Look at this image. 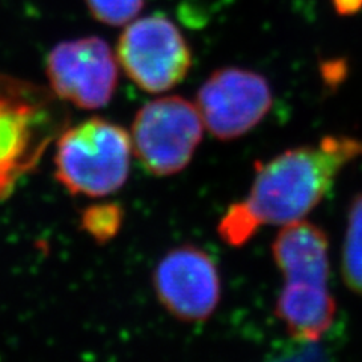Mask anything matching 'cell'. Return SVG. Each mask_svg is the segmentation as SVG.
<instances>
[{"instance_id":"cell-1","label":"cell","mask_w":362,"mask_h":362,"mask_svg":"<svg viewBox=\"0 0 362 362\" xmlns=\"http://www.w3.org/2000/svg\"><path fill=\"white\" fill-rule=\"evenodd\" d=\"M362 157V141L325 136L255 166L247 194L226 209L218 234L240 247L264 226H286L303 221L334 187L343 169Z\"/></svg>"},{"instance_id":"cell-2","label":"cell","mask_w":362,"mask_h":362,"mask_svg":"<svg viewBox=\"0 0 362 362\" xmlns=\"http://www.w3.org/2000/svg\"><path fill=\"white\" fill-rule=\"evenodd\" d=\"M64 129L53 93L0 74V202L40 165Z\"/></svg>"},{"instance_id":"cell-3","label":"cell","mask_w":362,"mask_h":362,"mask_svg":"<svg viewBox=\"0 0 362 362\" xmlns=\"http://www.w3.org/2000/svg\"><path fill=\"white\" fill-rule=\"evenodd\" d=\"M132 157L127 130L103 118H90L58 136L54 177L74 197L105 198L127 183Z\"/></svg>"},{"instance_id":"cell-4","label":"cell","mask_w":362,"mask_h":362,"mask_svg":"<svg viewBox=\"0 0 362 362\" xmlns=\"http://www.w3.org/2000/svg\"><path fill=\"white\" fill-rule=\"evenodd\" d=\"M204 122L197 105L171 95L156 98L136 113L132 126L133 153L156 177L186 169L202 139Z\"/></svg>"},{"instance_id":"cell-5","label":"cell","mask_w":362,"mask_h":362,"mask_svg":"<svg viewBox=\"0 0 362 362\" xmlns=\"http://www.w3.org/2000/svg\"><path fill=\"white\" fill-rule=\"evenodd\" d=\"M118 58L130 81L151 94L178 85L192 65L183 33L163 16L132 21L118 41Z\"/></svg>"},{"instance_id":"cell-6","label":"cell","mask_w":362,"mask_h":362,"mask_svg":"<svg viewBox=\"0 0 362 362\" xmlns=\"http://www.w3.org/2000/svg\"><path fill=\"white\" fill-rule=\"evenodd\" d=\"M153 288L162 307L186 323L209 320L221 302L222 281L214 258L197 245H178L158 259Z\"/></svg>"},{"instance_id":"cell-7","label":"cell","mask_w":362,"mask_h":362,"mask_svg":"<svg viewBox=\"0 0 362 362\" xmlns=\"http://www.w3.org/2000/svg\"><path fill=\"white\" fill-rule=\"evenodd\" d=\"M274 95L266 77L243 68H221L198 90L197 107L206 129L221 141L247 134L269 113Z\"/></svg>"},{"instance_id":"cell-8","label":"cell","mask_w":362,"mask_h":362,"mask_svg":"<svg viewBox=\"0 0 362 362\" xmlns=\"http://www.w3.org/2000/svg\"><path fill=\"white\" fill-rule=\"evenodd\" d=\"M53 94L78 109L105 107L118 85V65L106 41L97 37L64 41L47 58Z\"/></svg>"},{"instance_id":"cell-9","label":"cell","mask_w":362,"mask_h":362,"mask_svg":"<svg viewBox=\"0 0 362 362\" xmlns=\"http://www.w3.org/2000/svg\"><path fill=\"white\" fill-rule=\"evenodd\" d=\"M272 255L284 278L329 281V239L315 223L299 221L282 226Z\"/></svg>"},{"instance_id":"cell-10","label":"cell","mask_w":362,"mask_h":362,"mask_svg":"<svg viewBox=\"0 0 362 362\" xmlns=\"http://www.w3.org/2000/svg\"><path fill=\"white\" fill-rule=\"evenodd\" d=\"M335 299L327 286L284 284L275 303V315L299 341L314 343L332 326Z\"/></svg>"},{"instance_id":"cell-11","label":"cell","mask_w":362,"mask_h":362,"mask_svg":"<svg viewBox=\"0 0 362 362\" xmlns=\"http://www.w3.org/2000/svg\"><path fill=\"white\" fill-rule=\"evenodd\" d=\"M341 272L347 288L362 296V194L356 195L349 207Z\"/></svg>"},{"instance_id":"cell-12","label":"cell","mask_w":362,"mask_h":362,"mask_svg":"<svg viewBox=\"0 0 362 362\" xmlns=\"http://www.w3.org/2000/svg\"><path fill=\"white\" fill-rule=\"evenodd\" d=\"M124 222V210L115 202H98L88 206L81 214L82 230L98 243L115 237Z\"/></svg>"},{"instance_id":"cell-13","label":"cell","mask_w":362,"mask_h":362,"mask_svg":"<svg viewBox=\"0 0 362 362\" xmlns=\"http://www.w3.org/2000/svg\"><path fill=\"white\" fill-rule=\"evenodd\" d=\"M90 14L109 26H124L133 21L144 8L145 0H85Z\"/></svg>"},{"instance_id":"cell-14","label":"cell","mask_w":362,"mask_h":362,"mask_svg":"<svg viewBox=\"0 0 362 362\" xmlns=\"http://www.w3.org/2000/svg\"><path fill=\"white\" fill-rule=\"evenodd\" d=\"M332 4L339 14H355L362 9V0H332Z\"/></svg>"}]
</instances>
